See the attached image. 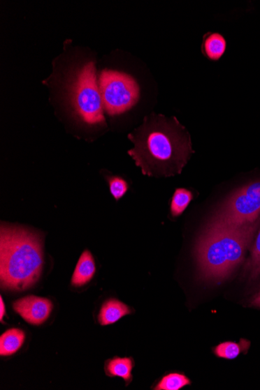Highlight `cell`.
I'll use <instances>...</instances> for the list:
<instances>
[{
  "mask_svg": "<svg viewBox=\"0 0 260 390\" xmlns=\"http://www.w3.org/2000/svg\"><path fill=\"white\" fill-rule=\"evenodd\" d=\"M128 138L134 144L129 156L150 177L181 174L194 153L189 132L174 117L150 114Z\"/></svg>",
  "mask_w": 260,
  "mask_h": 390,
  "instance_id": "cell-1",
  "label": "cell"
},
{
  "mask_svg": "<svg viewBox=\"0 0 260 390\" xmlns=\"http://www.w3.org/2000/svg\"><path fill=\"white\" fill-rule=\"evenodd\" d=\"M259 225V218L240 227L210 222L196 246L201 278L208 281L227 279L243 261Z\"/></svg>",
  "mask_w": 260,
  "mask_h": 390,
  "instance_id": "cell-2",
  "label": "cell"
},
{
  "mask_svg": "<svg viewBox=\"0 0 260 390\" xmlns=\"http://www.w3.org/2000/svg\"><path fill=\"white\" fill-rule=\"evenodd\" d=\"M43 264V241L39 234L23 227L2 225L0 280L3 288L27 290L38 280Z\"/></svg>",
  "mask_w": 260,
  "mask_h": 390,
  "instance_id": "cell-3",
  "label": "cell"
},
{
  "mask_svg": "<svg viewBox=\"0 0 260 390\" xmlns=\"http://www.w3.org/2000/svg\"><path fill=\"white\" fill-rule=\"evenodd\" d=\"M68 84L67 96L74 115L85 125L106 126L94 62L88 61L78 66Z\"/></svg>",
  "mask_w": 260,
  "mask_h": 390,
  "instance_id": "cell-4",
  "label": "cell"
},
{
  "mask_svg": "<svg viewBox=\"0 0 260 390\" xmlns=\"http://www.w3.org/2000/svg\"><path fill=\"white\" fill-rule=\"evenodd\" d=\"M99 90L104 110L109 116H119L138 103L140 87L126 73L104 70L99 77Z\"/></svg>",
  "mask_w": 260,
  "mask_h": 390,
  "instance_id": "cell-5",
  "label": "cell"
},
{
  "mask_svg": "<svg viewBox=\"0 0 260 390\" xmlns=\"http://www.w3.org/2000/svg\"><path fill=\"white\" fill-rule=\"evenodd\" d=\"M260 216V180L245 185L232 193L219 208L210 223L240 227Z\"/></svg>",
  "mask_w": 260,
  "mask_h": 390,
  "instance_id": "cell-6",
  "label": "cell"
},
{
  "mask_svg": "<svg viewBox=\"0 0 260 390\" xmlns=\"http://www.w3.org/2000/svg\"><path fill=\"white\" fill-rule=\"evenodd\" d=\"M53 305L52 301L35 295L17 300L13 303V309L27 322L31 325L39 326L50 317Z\"/></svg>",
  "mask_w": 260,
  "mask_h": 390,
  "instance_id": "cell-7",
  "label": "cell"
},
{
  "mask_svg": "<svg viewBox=\"0 0 260 390\" xmlns=\"http://www.w3.org/2000/svg\"><path fill=\"white\" fill-rule=\"evenodd\" d=\"M131 313V308L123 302L115 299H108L101 308L99 322L101 326L111 325Z\"/></svg>",
  "mask_w": 260,
  "mask_h": 390,
  "instance_id": "cell-8",
  "label": "cell"
},
{
  "mask_svg": "<svg viewBox=\"0 0 260 390\" xmlns=\"http://www.w3.org/2000/svg\"><path fill=\"white\" fill-rule=\"evenodd\" d=\"M96 268L93 255L88 250L82 253L73 274L71 283L74 287H82L90 282Z\"/></svg>",
  "mask_w": 260,
  "mask_h": 390,
  "instance_id": "cell-9",
  "label": "cell"
},
{
  "mask_svg": "<svg viewBox=\"0 0 260 390\" xmlns=\"http://www.w3.org/2000/svg\"><path fill=\"white\" fill-rule=\"evenodd\" d=\"M135 363L131 358L115 357L108 360L106 364V372L110 377H120L127 383V386L132 382V371Z\"/></svg>",
  "mask_w": 260,
  "mask_h": 390,
  "instance_id": "cell-10",
  "label": "cell"
},
{
  "mask_svg": "<svg viewBox=\"0 0 260 390\" xmlns=\"http://www.w3.org/2000/svg\"><path fill=\"white\" fill-rule=\"evenodd\" d=\"M226 46L227 43L221 33H208L203 36L202 51L208 59L213 61L220 59L225 52Z\"/></svg>",
  "mask_w": 260,
  "mask_h": 390,
  "instance_id": "cell-11",
  "label": "cell"
},
{
  "mask_svg": "<svg viewBox=\"0 0 260 390\" xmlns=\"http://www.w3.org/2000/svg\"><path fill=\"white\" fill-rule=\"evenodd\" d=\"M24 340L25 333L22 329H8L0 338V354L10 356L15 354L22 347Z\"/></svg>",
  "mask_w": 260,
  "mask_h": 390,
  "instance_id": "cell-12",
  "label": "cell"
},
{
  "mask_svg": "<svg viewBox=\"0 0 260 390\" xmlns=\"http://www.w3.org/2000/svg\"><path fill=\"white\" fill-rule=\"evenodd\" d=\"M250 342L241 339L239 343L226 341L213 348V352L219 359H235L243 352H248Z\"/></svg>",
  "mask_w": 260,
  "mask_h": 390,
  "instance_id": "cell-13",
  "label": "cell"
},
{
  "mask_svg": "<svg viewBox=\"0 0 260 390\" xmlns=\"http://www.w3.org/2000/svg\"><path fill=\"white\" fill-rule=\"evenodd\" d=\"M250 252V257L246 262L244 272L246 277L251 280H256L260 277V230L252 246Z\"/></svg>",
  "mask_w": 260,
  "mask_h": 390,
  "instance_id": "cell-14",
  "label": "cell"
},
{
  "mask_svg": "<svg viewBox=\"0 0 260 390\" xmlns=\"http://www.w3.org/2000/svg\"><path fill=\"white\" fill-rule=\"evenodd\" d=\"M191 384L192 382L186 375L174 373L164 376L154 389L180 390Z\"/></svg>",
  "mask_w": 260,
  "mask_h": 390,
  "instance_id": "cell-15",
  "label": "cell"
},
{
  "mask_svg": "<svg viewBox=\"0 0 260 390\" xmlns=\"http://www.w3.org/2000/svg\"><path fill=\"white\" fill-rule=\"evenodd\" d=\"M194 195L187 189H177L171 202V213L173 217H179L186 211Z\"/></svg>",
  "mask_w": 260,
  "mask_h": 390,
  "instance_id": "cell-16",
  "label": "cell"
},
{
  "mask_svg": "<svg viewBox=\"0 0 260 390\" xmlns=\"http://www.w3.org/2000/svg\"><path fill=\"white\" fill-rule=\"evenodd\" d=\"M109 190L116 200L121 199L128 190L127 181L120 177H110L108 178Z\"/></svg>",
  "mask_w": 260,
  "mask_h": 390,
  "instance_id": "cell-17",
  "label": "cell"
},
{
  "mask_svg": "<svg viewBox=\"0 0 260 390\" xmlns=\"http://www.w3.org/2000/svg\"><path fill=\"white\" fill-rule=\"evenodd\" d=\"M251 304L253 306L260 308V292L255 294L254 297L252 299Z\"/></svg>",
  "mask_w": 260,
  "mask_h": 390,
  "instance_id": "cell-18",
  "label": "cell"
},
{
  "mask_svg": "<svg viewBox=\"0 0 260 390\" xmlns=\"http://www.w3.org/2000/svg\"><path fill=\"white\" fill-rule=\"evenodd\" d=\"M0 306H1V313H0L1 314H0V320L3 321L4 315H6V307L2 298L0 299Z\"/></svg>",
  "mask_w": 260,
  "mask_h": 390,
  "instance_id": "cell-19",
  "label": "cell"
}]
</instances>
